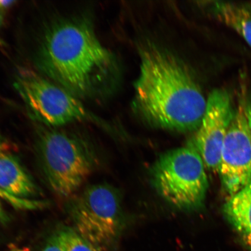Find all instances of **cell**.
Segmentation results:
<instances>
[{
  "mask_svg": "<svg viewBox=\"0 0 251 251\" xmlns=\"http://www.w3.org/2000/svg\"><path fill=\"white\" fill-rule=\"evenodd\" d=\"M34 62L41 74L77 98L104 94L114 72V57L84 16L53 19L37 43Z\"/></svg>",
  "mask_w": 251,
  "mask_h": 251,
  "instance_id": "1",
  "label": "cell"
},
{
  "mask_svg": "<svg viewBox=\"0 0 251 251\" xmlns=\"http://www.w3.org/2000/svg\"><path fill=\"white\" fill-rule=\"evenodd\" d=\"M140 59L133 102L140 117L164 129L196 131L205 115L207 99L189 69L154 45L144 47Z\"/></svg>",
  "mask_w": 251,
  "mask_h": 251,
  "instance_id": "2",
  "label": "cell"
},
{
  "mask_svg": "<svg viewBox=\"0 0 251 251\" xmlns=\"http://www.w3.org/2000/svg\"><path fill=\"white\" fill-rule=\"evenodd\" d=\"M37 158L47 183L58 195L71 196L93 171L95 152L85 138L70 131L40 128Z\"/></svg>",
  "mask_w": 251,
  "mask_h": 251,
  "instance_id": "3",
  "label": "cell"
},
{
  "mask_svg": "<svg viewBox=\"0 0 251 251\" xmlns=\"http://www.w3.org/2000/svg\"><path fill=\"white\" fill-rule=\"evenodd\" d=\"M205 164L191 146L168 151L153 164L151 177L163 199L185 212L196 211L205 202L209 183Z\"/></svg>",
  "mask_w": 251,
  "mask_h": 251,
  "instance_id": "4",
  "label": "cell"
},
{
  "mask_svg": "<svg viewBox=\"0 0 251 251\" xmlns=\"http://www.w3.org/2000/svg\"><path fill=\"white\" fill-rule=\"evenodd\" d=\"M68 211L74 230L102 249L117 242L124 229L120 199L107 184L87 187L70 201Z\"/></svg>",
  "mask_w": 251,
  "mask_h": 251,
  "instance_id": "5",
  "label": "cell"
},
{
  "mask_svg": "<svg viewBox=\"0 0 251 251\" xmlns=\"http://www.w3.org/2000/svg\"><path fill=\"white\" fill-rule=\"evenodd\" d=\"M14 85L31 116L48 126L93 119L79 99L29 68H19Z\"/></svg>",
  "mask_w": 251,
  "mask_h": 251,
  "instance_id": "6",
  "label": "cell"
},
{
  "mask_svg": "<svg viewBox=\"0 0 251 251\" xmlns=\"http://www.w3.org/2000/svg\"><path fill=\"white\" fill-rule=\"evenodd\" d=\"M218 172L230 197L251 181V136L243 102L235 111L225 137Z\"/></svg>",
  "mask_w": 251,
  "mask_h": 251,
  "instance_id": "7",
  "label": "cell"
},
{
  "mask_svg": "<svg viewBox=\"0 0 251 251\" xmlns=\"http://www.w3.org/2000/svg\"><path fill=\"white\" fill-rule=\"evenodd\" d=\"M226 90H213L207 99L205 115L191 141L210 171L218 172L225 139L234 117Z\"/></svg>",
  "mask_w": 251,
  "mask_h": 251,
  "instance_id": "8",
  "label": "cell"
},
{
  "mask_svg": "<svg viewBox=\"0 0 251 251\" xmlns=\"http://www.w3.org/2000/svg\"><path fill=\"white\" fill-rule=\"evenodd\" d=\"M0 189L21 199L39 195L37 185L20 160L6 147L0 136Z\"/></svg>",
  "mask_w": 251,
  "mask_h": 251,
  "instance_id": "9",
  "label": "cell"
},
{
  "mask_svg": "<svg viewBox=\"0 0 251 251\" xmlns=\"http://www.w3.org/2000/svg\"><path fill=\"white\" fill-rule=\"evenodd\" d=\"M212 9L219 21L236 31L251 47V6L217 1Z\"/></svg>",
  "mask_w": 251,
  "mask_h": 251,
  "instance_id": "10",
  "label": "cell"
},
{
  "mask_svg": "<svg viewBox=\"0 0 251 251\" xmlns=\"http://www.w3.org/2000/svg\"><path fill=\"white\" fill-rule=\"evenodd\" d=\"M224 213L238 233L251 234V181L225 204Z\"/></svg>",
  "mask_w": 251,
  "mask_h": 251,
  "instance_id": "11",
  "label": "cell"
},
{
  "mask_svg": "<svg viewBox=\"0 0 251 251\" xmlns=\"http://www.w3.org/2000/svg\"><path fill=\"white\" fill-rule=\"evenodd\" d=\"M57 234L64 251H104L81 237L73 228H63Z\"/></svg>",
  "mask_w": 251,
  "mask_h": 251,
  "instance_id": "12",
  "label": "cell"
},
{
  "mask_svg": "<svg viewBox=\"0 0 251 251\" xmlns=\"http://www.w3.org/2000/svg\"><path fill=\"white\" fill-rule=\"evenodd\" d=\"M42 251H64L59 241L57 233L50 238Z\"/></svg>",
  "mask_w": 251,
  "mask_h": 251,
  "instance_id": "13",
  "label": "cell"
},
{
  "mask_svg": "<svg viewBox=\"0 0 251 251\" xmlns=\"http://www.w3.org/2000/svg\"><path fill=\"white\" fill-rule=\"evenodd\" d=\"M243 103L251 136V95L247 97L246 102H243Z\"/></svg>",
  "mask_w": 251,
  "mask_h": 251,
  "instance_id": "14",
  "label": "cell"
},
{
  "mask_svg": "<svg viewBox=\"0 0 251 251\" xmlns=\"http://www.w3.org/2000/svg\"><path fill=\"white\" fill-rule=\"evenodd\" d=\"M10 221L8 215L3 208L1 198L0 197V222L2 224H7Z\"/></svg>",
  "mask_w": 251,
  "mask_h": 251,
  "instance_id": "15",
  "label": "cell"
},
{
  "mask_svg": "<svg viewBox=\"0 0 251 251\" xmlns=\"http://www.w3.org/2000/svg\"><path fill=\"white\" fill-rule=\"evenodd\" d=\"M15 2V1L11 0H0V12L11 7Z\"/></svg>",
  "mask_w": 251,
  "mask_h": 251,
  "instance_id": "16",
  "label": "cell"
},
{
  "mask_svg": "<svg viewBox=\"0 0 251 251\" xmlns=\"http://www.w3.org/2000/svg\"><path fill=\"white\" fill-rule=\"evenodd\" d=\"M243 240L248 249L251 251V234L243 235Z\"/></svg>",
  "mask_w": 251,
  "mask_h": 251,
  "instance_id": "17",
  "label": "cell"
},
{
  "mask_svg": "<svg viewBox=\"0 0 251 251\" xmlns=\"http://www.w3.org/2000/svg\"><path fill=\"white\" fill-rule=\"evenodd\" d=\"M8 251H30L26 248L20 247L15 244H11L9 246Z\"/></svg>",
  "mask_w": 251,
  "mask_h": 251,
  "instance_id": "18",
  "label": "cell"
},
{
  "mask_svg": "<svg viewBox=\"0 0 251 251\" xmlns=\"http://www.w3.org/2000/svg\"><path fill=\"white\" fill-rule=\"evenodd\" d=\"M3 22H4V18H3V16L0 13V27L2 26Z\"/></svg>",
  "mask_w": 251,
  "mask_h": 251,
  "instance_id": "19",
  "label": "cell"
}]
</instances>
